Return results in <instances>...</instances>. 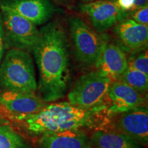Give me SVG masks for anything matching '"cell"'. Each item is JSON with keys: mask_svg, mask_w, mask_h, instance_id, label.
<instances>
[{"mask_svg": "<svg viewBox=\"0 0 148 148\" xmlns=\"http://www.w3.org/2000/svg\"><path fill=\"white\" fill-rule=\"evenodd\" d=\"M0 4L32 21L36 25L46 23L55 12L50 0H12Z\"/></svg>", "mask_w": 148, "mask_h": 148, "instance_id": "7c38bea8", "label": "cell"}, {"mask_svg": "<svg viewBox=\"0 0 148 148\" xmlns=\"http://www.w3.org/2000/svg\"><path fill=\"white\" fill-rule=\"evenodd\" d=\"M127 64L130 67L148 75L147 49L133 52V54L127 58Z\"/></svg>", "mask_w": 148, "mask_h": 148, "instance_id": "ac0fdd59", "label": "cell"}, {"mask_svg": "<svg viewBox=\"0 0 148 148\" xmlns=\"http://www.w3.org/2000/svg\"><path fill=\"white\" fill-rule=\"evenodd\" d=\"M98 112L74 106L69 101L47 104L36 113L9 114L20 122L27 132L35 135L91 127Z\"/></svg>", "mask_w": 148, "mask_h": 148, "instance_id": "7a4b0ae2", "label": "cell"}, {"mask_svg": "<svg viewBox=\"0 0 148 148\" xmlns=\"http://www.w3.org/2000/svg\"><path fill=\"white\" fill-rule=\"evenodd\" d=\"M0 148H29V146L21 135L7 123L0 125Z\"/></svg>", "mask_w": 148, "mask_h": 148, "instance_id": "e0dca14e", "label": "cell"}, {"mask_svg": "<svg viewBox=\"0 0 148 148\" xmlns=\"http://www.w3.org/2000/svg\"><path fill=\"white\" fill-rule=\"evenodd\" d=\"M112 82L96 71L84 74L69 92L67 99L74 106L98 112L106 109L107 95Z\"/></svg>", "mask_w": 148, "mask_h": 148, "instance_id": "277c9868", "label": "cell"}, {"mask_svg": "<svg viewBox=\"0 0 148 148\" xmlns=\"http://www.w3.org/2000/svg\"><path fill=\"white\" fill-rule=\"evenodd\" d=\"M2 11L5 44L12 48L32 51L39 37V30L32 21L0 4Z\"/></svg>", "mask_w": 148, "mask_h": 148, "instance_id": "8992f818", "label": "cell"}, {"mask_svg": "<svg viewBox=\"0 0 148 148\" xmlns=\"http://www.w3.org/2000/svg\"><path fill=\"white\" fill-rule=\"evenodd\" d=\"M0 84L6 90L35 93L38 84L28 51L16 48L7 51L0 64Z\"/></svg>", "mask_w": 148, "mask_h": 148, "instance_id": "3957f363", "label": "cell"}, {"mask_svg": "<svg viewBox=\"0 0 148 148\" xmlns=\"http://www.w3.org/2000/svg\"><path fill=\"white\" fill-rule=\"evenodd\" d=\"M5 36H4V30H3V20L2 16L0 14V64H1V60H2L3 52H4L5 48Z\"/></svg>", "mask_w": 148, "mask_h": 148, "instance_id": "44dd1931", "label": "cell"}, {"mask_svg": "<svg viewBox=\"0 0 148 148\" xmlns=\"http://www.w3.org/2000/svg\"><path fill=\"white\" fill-rule=\"evenodd\" d=\"M81 12L89 18L94 29L103 33L125 19L127 13L122 12L114 0H98L79 5Z\"/></svg>", "mask_w": 148, "mask_h": 148, "instance_id": "52a82bcc", "label": "cell"}, {"mask_svg": "<svg viewBox=\"0 0 148 148\" xmlns=\"http://www.w3.org/2000/svg\"><path fill=\"white\" fill-rule=\"evenodd\" d=\"M122 12L127 13L147 4V0H114Z\"/></svg>", "mask_w": 148, "mask_h": 148, "instance_id": "d6986e66", "label": "cell"}, {"mask_svg": "<svg viewBox=\"0 0 148 148\" xmlns=\"http://www.w3.org/2000/svg\"><path fill=\"white\" fill-rule=\"evenodd\" d=\"M47 104L35 93L5 90L0 94V107L9 114L36 113Z\"/></svg>", "mask_w": 148, "mask_h": 148, "instance_id": "4fadbf2b", "label": "cell"}, {"mask_svg": "<svg viewBox=\"0 0 148 148\" xmlns=\"http://www.w3.org/2000/svg\"><path fill=\"white\" fill-rule=\"evenodd\" d=\"M114 129L127 135L140 145L148 141V110L145 106H138L119 114Z\"/></svg>", "mask_w": 148, "mask_h": 148, "instance_id": "9c48e42d", "label": "cell"}, {"mask_svg": "<svg viewBox=\"0 0 148 148\" xmlns=\"http://www.w3.org/2000/svg\"><path fill=\"white\" fill-rule=\"evenodd\" d=\"M84 1H94V0H84Z\"/></svg>", "mask_w": 148, "mask_h": 148, "instance_id": "603a6c76", "label": "cell"}, {"mask_svg": "<svg viewBox=\"0 0 148 148\" xmlns=\"http://www.w3.org/2000/svg\"><path fill=\"white\" fill-rule=\"evenodd\" d=\"M32 52L39 73L38 97L47 103L60 99L67 90L70 71L66 34L58 22L39 30Z\"/></svg>", "mask_w": 148, "mask_h": 148, "instance_id": "6da1fadb", "label": "cell"}, {"mask_svg": "<svg viewBox=\"0 0 148 148\" xmlns=\"http://www.w3.org/2000/svg\"><path fill=\"white\" fill-rule=\"evenodd\" d=\"M91 148H143L138 142L116 130H99L90 138Z\"/></svg>", "mask_w": 148, "mask_h": 148, "instance_id": "9a60e30c", "label": "cell"}, {"mask_svg": "<svg viewBox=\"0 0 148 148\" xmlns=\"http://www.w3.org/2000/svg\"><path fill=\"white\" fill-rule=\"evenodd\" d=\"M114 32L123 51L136 52L147 49L148 25L125 18L114 26Z\"/></svg>", "mask_w": 148, "mask_h": 148, "instance_id": "8fae6325", "label": "cell"}, {"mask_svg": "<svg viewBox=\"0 0 148 148\" xmlns=\"http://www.w3.org/2000/svg\"><path fill=\"white\" fill-rule=\"evenodd\" d=\"M8 123V121L3 116L2 114H0V125L7 124Z\"/></svg>", "mask_w": 148, "mask_h": 148, "instance_id": "7402d4cb", "label": "cell"}, {"mask_svg": "<svg viewBox=\"0 0 148 148\" xmlns=\"http://www.w3.org/2000/svg\"><path fill=\"white\" fill-rule=\"evenodd\" d=\"M130 18L136 23L148 25V5L147 4L135 9L130 12Z\"/></svg>", "mask_w": 148, "mask_h": 148, "instance_id": "ffe728a7", "label": "cell"}, {"mask_svg": "<svg viewBox=\"0 0 148 148\" xmlns=\"http://www.w3.org/2000/svg\"><path fill=\"white\" fill-rule=\"evenodd\" d=\"M94 66L100 75L114 82L119 79L128 66L127 58L119 45L106 38Z\"/></svg>", "mask_w": 148, "mask_h": 148, "instance_id": "ba28073f", "label": "cell"}, {"mask_svg": "<svg viewBox=\"0 0 148 148\" xmlns=\"http://www.w3.org/2000/svg\"><path fill=\"white\" fill-rule=\"evenodd\" d=\"M40 148H91L90 138L81 129L46 132L40 140Z\"/></svg>", "mask_w": 148, "mask_h": 148, "instance_id": "5bb4252c", "label": "cell"}, {"mask_svg": "<svg viewBox=\"0 0 148 148\" xmlns=\"http://www.w3.org/2000/svg\"><path fill=\"white\" fill-rule=\"evenodd\" d=\"M134 88L140 93L145 95L148 88V75L127 66L118 79Z\"/></svg>", "mask_w": 148, "mask_h": 148, "instance_id": "2e32d148", "label": "cell"}, {"mask_svg": "<svg viewBox=\"0 0 148 148\" xmlns=\"http://www.w3.org/2000/svg\"><path fill=\"white\" fill-rule=\"evenodd\" d=\"M145 97L127 84L116 80L111 83L107 95V112L119 114L145 105Z\"/></svg>", "mask_w": 148, "mask_h": 148, "instance_id": "30bf717a", "label": "cell"}, {"mask_svg": "<svg viewBox=\"0 0 148 148\" xmlns=\"http://www.w3.org/2000/svg\"><path fill=\"white\" fill-rule=\"evenodd\" d=\"M69 28L77 60L86 65H94L107 37L99 34L77 16L69 18Z\"/></svg>", "mask_w": 148, "mask_h": 148, "instance_id": "5b68a950", "label": "cell"}]
</instances>
